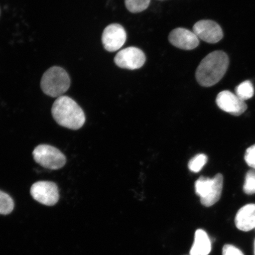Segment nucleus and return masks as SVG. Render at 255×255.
<instances>
[{"instance_id":"f257e3e1","label":"nucleus","mask_w":255,"mask_h":255,"mask_svg":"<svg viewBox=\"0 0 255 255\" xmlns=\"http://www.w3.org/2000/svg\"><path fill=\"white\" fill-rule=\"evenodd\" d=\"M229 59L223 51H215L202 60L196 70L197 82L204 87L218 84L227 71Z\"/></svg>"},{"instance_id":"1a4fd4ad","label":"nucleus","mask_w":255,"mask_h":255,"mask_svg":"<svg viewBox=\"0 0 255 255\" xmlns=\"http://www.w3.org/2000/svg\"><path fill=\"white\" fill-rule=\"evenodd\" d=\"M216 104L222 110L234 116H239L247 110L245 101L229 91H223L217 96Z\"/></svg>"},{"instance_id":"ddd939ff","label":"nucleus","mask_w":255,"mask_h":255,"mask_svg":"<svg viewBox=\"0 0 255 255\" xmlns=\"http://www.w3.org/2000/svg\"><path fill=\"white\" fill-rule=\"evenodd\" d=\"M212 250L211 241L207 233L198 229L195 233L194 241L191 247L190 255H209Z\"/></svg>"},{"instance_id":"aec40b11","label":"nucleus","mask_w":255,"mask_h":255,"mask_svg":"<svg viewBox=\"0 0 255 255\" xmlns=\"http://www.w3.org/2000/svg\"><path fill=\"white\" fill-rule=\"evenodd\" d=\"M223 255H244L243 253L237 247L232 245H225L223 248Z\"/></svg>"},{"instance_id":"423d86ee","label":"nucleus","mask_w":255,"mask_h":255,"mask_svg":"<svg viewBox=\"0 0 255 255\" xmlns=\"http://www.w3.org/2000/svg\"><path fill=\"white\" fill-rule=\"evenodd\" d=\"M30 194L37 202L48 206L55 205L59 200L58 187L52 181H40L34 183Z\"/></svg>"},{"instance_id":"20e7f679","label":"nucleus","mask_w":255,"mask_h":255,"mask_svg":"<svg viewBox=\"0 0 255 255\" xmlns=\"http://www.w3.org/2000/svg\"><path fill=\"white\" fill-rule=\"evenodd\" d=\"M223 186V177L218 174L212 178L200 177L195 183L196 193L200 197L204 206L214 205L221 199Z\"/></svg>"},{"instance_id":"f3484780","label":"nucleus","mask_w":255,"mask_h":255,"mask_svg":"<svg viewBox=\"0 0 255 255\" xmlns=\"http://www.w3.org/2000/svg\"><path fill=\"white\" fill-rule=\"evenodd\" d=\"M207 162V157L205 154H198L190 159L189 168L194 173H198L205 166Z\"/></svg>"},{"instance_id":"dca6fc26","label":"nucleus","mask_w":255,"mask_h":255,"mask_svg":"<svg viewBox=\"0 0 255 255\" xmlns=\"http://www.w3.org/2000/svg\"><path fill=\"white\" fill-rule=\"evenodd\" d=\"M150 0H125L126 7L133 13L144 11L148 7Z\"/></svg>"},{"instance_id":"4468645a","label":"nucleus","mask_w":255,"mask_h":255,"mask_svg":"<svg viewBox=\"0 0 255 255\" xmlns=\"http://www.w3.org/2000/svg\"><path fill=\"white\" fill-rule=\"evenodd\" d=\"M236 95L242 100H250L254 95V88L250 81H244L236 88Z\"/></svg>"},{"instance_id":"412c9836","label":"nucleus","mask_w":255,"mask_h":255,"mask_svg":"<svg viewBox=\"0 0 255 255\" xmlns=\"http://www.w3.org/2000/svg\"></svg>"},{"instance_id":"4be33fe9","label":"nucleus","mask_w":255,"mask_h":255,"mask_svg":"<svg viewBox=\"0 0 255 255\" xmlns=\"http://www.w3.org/2000/svg\"></svg>"},{"instance_id":"a211bd4d","label":"nucleus","mask_w":255,"mask_h":255,"mask_svg":"<svg viewBox=\"0 0 255 255\" xmlns=\"http://www.w3.org/2000/svg\"><path fill=\"white\" fill-rule=\"evenodd\" d=\"M244 192L249 195L255 194V170L248 172L244 185Z\"/></svg>"},{"instance_id":"9b49d317","label":"nucleus","mask_w":255,"mask_h":255,"mask_svg":"<svg viewBox=\"0 0 255 255\" xmlns=\"http://www.w3.org/2000/svg\"><path fill=\"white\" fill-rule=\"evenodd\" d=\"M168 40L174 46L186 50L195 49L199 44V38L195 33L184 28H177L172 31Z\"/></svg>"},{"instance_id":"6ab92c4d","label":"nucleus","mask_w":255,"mask_h":255,"mask_svg":"<svg viewBox=\"0 0 255 255\" xmlns=\"http://www.w3.org/2000/svg\"><path fill=\"white\" fill-rule=\"evenodd\" d=\"M245 160L249 166L255 170V144L247 149L245 154Z\"/></svg>"},{"instance_id":"39448f33","label":"nucleus","mask_w":255,"mask_h":255,"mask_svg":"<svg viewBox=\"0 0 255 255\" xmlns=\"http://www.w3.org/2000/svg\"><path fill=\"white\" fill-rule=\"evenodd\" d=\"M34 160L44 168L59 170L65 165V155L53 146L42 144L36 146L33 152Z\"/></svg>"},{"instance_id":"6e6552de","label":"nucleus","mask_w":255,"mask_h":255,"mask_svg":"<svg viewBox=\"0 0 255 255\" xmlns=\"http://www.w3.org/2000/svg\"><path fill=\"white\" fill-rule=\"evenodd\" d=\"M127 40V33L122 25L111 24L105 28L102 41L105 49L114 52L124 46Z\"/></svg>"},{"instance_id":"9d476101","label":"nucleus","mask_w":255,"mask_h":255,"mask_svg":"<svg viewBox=\"0 0 255 255\" xmlns=\"http://www.w3.org/2000/svg\"><path fill=\"white\" fill-rule=\"evenodd\" d=\"M193 30L197 37L209 43H216L222 39V28L214 21L200 20L194 25Z\"/></svg>"},{"instance_id":"2eb2a0df","label":"nucleus","mask_w":255,"mask_h":255,"mask_svg":"<svg viewBox=\"0 0 255 255\" xmlns=\"http://www.w3.org/2000/svg\"><path fill=\"white\" fill-rule=\"evenodd\" d=\"M14 207V203L11 197L0 190V215L9 214L13 210Z\"/></svg>"},{"instance_id":"f03ea898","label":"nucleus","mask_w":255,"mask_h":255,"mask_svg":"<svg viewBox=\"0 0 255 255\" xmlns=\"http://www.w3.org/2000/svg\"><path fill=\"white\" fill-rule=\"evenodd\" d=\"M54 120L60 126L73 130H78L84 125L85 115L81 107L67 96L57 98L52 108Z\"/></svg>"},{"instance_id":"0eeeda50","label":"nucleus","mask_w":255,"mask_h":255,"mask_svg":"<svg viewBox=\"0 0 255 255\" xmlns=\"http://www.w3.org/2000/svg\"><path fill=\"white\" fill-rule=\"evenodd\" d=\"M146 57L141 49L135 47L126 48L117 54L114 62L119 68L129 70L141 68L144 65Z\"/></svg>"},{"instance_id":"7ed1b4c3","label":"nucleus","mask_w":255,"mask_h":255,"mask_svg":"<svg viewBox=\"0 0 255 255\" xmlns=\"http://www.w3.org/2000/svg\"><path fill=\"white\" fill-rule=\"evenodd\" d=\"M41 88L46 95L53 98L62 97L71 86V79L65 69L53 66L44 73Z\"/></svg>"},{"instance_id":"f8f14e48","label":"nucleus","mask_w":255,"mask_h":255,"mask_svg":"<svg viewBox=\"0 0 255 255\" xmlns=\"http://www.w3.org/2000/svg\"><path fill=\"white\" fill-rule=\"evenodd\" d=\"M235 222L242 231L248 232L255 228V204H248L241 207L236 215Z\"/></svg>"}]
</instances>
